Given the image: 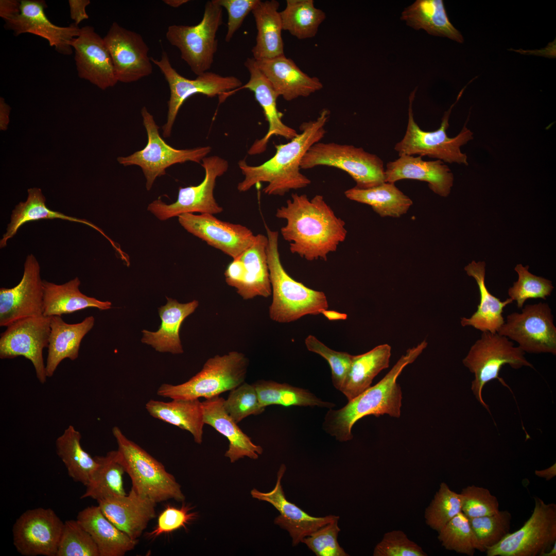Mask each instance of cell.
<instances>
[{
  "instance_id": "cell-1",
  "label": "cell",
  "mask_w": 556,
  "mask_h": 556,
  "mask_svg": "<svg viewBox=\"0 0 556 556\" xmlns=\"http://www.w3.org/2000/svg\"><path fill=\"white\" fill-rule=\"evenodd\" d=\"M275 216L286 221L281 233L289 242L290 252L308 261H326L347 235L344 221L322 195L309 199L305 194H292L286 205L277 209Z\"/></svg>"
},
{
  "instance_id": "cell-2",
  "label": "cell",
  "mask_w": 556,
  "mask_h": 556,
  "mask_svg": "<svg viewBox=\"0 0 556 556\" xmlns=\"http://www.w3.org/2000/svg\"><path fill=\"white\" fill-rule=\"evenodd\" d=\"M330 115L329 110L323 109L316 120L303 123L301 132L286 144L275 146L274 155L258 166L248 165L240 160L238 167L245 178L237 185L240 192L249 190L261 182L267 183L263 192L267 195H284L292 189L309 185L311 181L301 172V161L308 150L324 136V126Z\"/></svg>"
},
{
  "instance_id": "cell-3",
  "label": "cell",
  "mask_w": 556,
  "mask_h": 556,
  "mask_svg": "<svg viewBox=\"0 0 556 556\" xmlns=\"http://www.w3.org/2000/svg\"><path fill=\"white\" fill-rule=\"evenodd\" d=\"M427 345V342L424 340L408 349L377 384L349 401L342 408L329 409L324 418V429L339 441L345 442L352 439V428L355 423L367 415L378 417L387 414L399 418L402 392L397 379L403 369L413 362Z\"/></svg>"
},
{
  "instance_id": "cell-4",
  "label": "cell",
  "mask_w": 556,
  "mask_h": 556,
  "mask_svg": "<svg viewBox=\"0 0 556 556\" xmlns=\"http://www.w3.org/2000/svg\"><path fill=\"white\" fill-rule=\"evenodd\" d=\"M267 263L272 293L270 319L279 323L293 322L306 315H317L327 309L325 294L310 289L292 279L285 271L279 252V233L266 225Z\"/></svg>"
},
{
  "instance_id": "cell-5",
  "label": "cell",
  "mask_w": 556,
  "mask_h": 556,
  "mask_svg": "<svg viewBox=\"0 0 556 556\" xmlns=\"http://www.w3.org/2000/svg\"><path fill=\"white\" fill-rule=\"evenodd\" d=\"M112 433L118 446V459L131 478L132 488L157 503L184 500L180 485L161 462L128 439L119 427L114 426Z\"/></svg>"
},
{
  "instance_id": "cell-6",
  "label": "cell",
  "mask_w": 556,
  "mask_h": 556,
  "mask_svg": "<svg viewBox=\"0 0 556 556\" xmlns=\"http://www.w3.org/2000/svg\"><path fill=\"white\" fill-rule=\"evenodd\" d=\"M248 359L237 351L210 358L202 370L187 381L173 385L162 384L158 395L171 399L211 398L231 391L245 382Z\"/></svg>"
},
{
  "instance_id": "cell-7",
  "label": "cell",
  "mask_w": 556,
  "mask_h": 556,
  "mask_svg": "<svg viewBox=\"0 0 556 556\" xmlns=\"http://www.w3.org/2000/svg\"><path fill=\"white\" fill-rule=\"evenodd\" d=\"M465 87L460 92L456 102L444 113L440 128L433 131L422 130L414 121L412 105L416 88L410 93L406 131L403 138L394 147L399 156L417 154L422 157L427 156L437 159L446 163L468 165L467 155L461 152L460 147L473 139L472 131L464 126L454 137H449L446 133L451 109L458 101Z\"/></svg>"
},
{
  "instance_id": "cell-8",
  "label": "cell",
  "mask_w": 556,
  "mask_h": 556,
  "mask_svg": "<svg viewBox=\"0 0 556 556\" xmlns=\"http://www.w3.org/2000/svg\"><path fill=\"white\" fill-rule=\"evenodd\" d=\"M525 352L509 339L490 332H482L481 338L471 347L463 359V364L475 378L471 389L477 401L490 412L489 406L482 397V391L486 383L497 379L504 386L509 388L505 380L499 376L502 367L506 364L518 369L523 366L534 368L524 357Z\"/></svg>"
},
{
  "instance_id": "cell-9",
  "label": "cell",
  "mask_w": 556,
  "mask_h": 556,
  "mask_svg": "<svg viewBox=\"0 0 556 556\" xmlns=\"http://www.w3.org/2000/svg\"><path fill=\"white\" fill-rule=\"evenodd\" d=\"M222 7L217 0L207 1L201 21L193 26H168L166 38L178 48L181 58L196 75L209 70L217 49L216 34L223 23Z\"/></svg>"
},
{
  "instance_id": "cell-10",
  "label": "cell",
  "mask_w": 556,
  "mask_h": 556,
  "mask_svg": "<svg viewBox=\"0 0 556 556\" xmlns=\"http://www.w3.org/2000/svg\"><path fill=\"white\" fill-rule=\"evenodd\" d=\"M327 166L347 172L355 181V187L371 188L385 182L383 161L376 155L362 147L334 142H318L303 157L301 169H307Z\"/></svg>"
},
{
  "instance_id": "cell-11",
  "label": "cell",
  "mask_w": 556,
  "mask_h": 556,
  "mask_svg": "<svg viewBox=\"0 0 556 556\" xmlns=\"http://www.w3.org/2000/svg\"><path fill=\"white\" fill-rule=\"evenodd\" d=\"M143 123L146 129L148 142L142 150L127 157H119L117 161L125 166H140L146 180V187L149 190L157 177L166 174V169L176 164L187 161L201 163L211 151L210 146L192 149H178L167 144L159 132L153 116L144 107L141 110Z\"/></svg>"
},
{
  "instance_id": "cell-12",
  "label": "cell",
  "mask_w": 556,
  "mask_h": 556,
  "mask_svg": "<svg viewBox=\"0 0 556 556\" xmlns=\"http://www.w3.org/2000/svg\"><path fill=\"white\" fill-rule=\"evenodd\" d=\"M151 61L164 76L170 90L167 121L162 128L164 137L170 136L179 110L190 96L202 94L208 97H214L230 92H234L242 86L241 80L235 76H223L208 71L197 76L195 79H187L172 67L165 51H162L160 60L151 57Z\"/></svg>"
},
{
  "instance_id": "cell-13",
  "label": "cell",
  "mask_w": 556,
  "mask_h": 556,
  "mask_svg": "<svg viewBox=\"0 0 556 556\" xmlns=\"http://www.w3.org/2000/svg\"><path fill=\"white\" fill-rule=\"evenodd\" d=\"M529 519L518 530L508 533L498 544L487 549V556H540L556 542V505L534 497Z\"/></svg>"
},
{
  "instance_id": "cell-14",
  "label": "cell",
  "mask_w": 556,
  "mask_h": 556,
  "mask_svg": "<svg viewBox=\"0 0 556 556\" xmlns=\"http://www.w3.org/2000/svg\"><path fill=\"white\" fill-rule=\"evenodd\" d=\"M205 176L196 186L180 187L177 200L167 204L158 199L150 203L147 210L159 219L165 220L185 213L217 214L223 208L217 202L214 194L216 179L227 172L228 161L218 155L205 157L201 163Z\"/></svg>"
},
{
  "instance_id": "cell-15",
  "label": "cell",
  "mask_w": 556,
  "mask_h": 556,
  "mask_svg": "<svg viewBox=\"0 0 556 556\" xmlns=\"http://www.w3.org/2000/svg\"><path fill=\"white\" fill-rule=\"evenodd\" d=\"M518 343L524 352L556 354V327L547 303L527 304L513 312L497 332Z\"/></svg>"
},
{
  "instance_id": "cell-16",
  "label": "cell",
  "mask_w": 556,
  "mask_h": 556,
  "mask_svg": "<svg viewBox=\"0 0 556 556\" xmlns=\"http://www.w3.org/2000/svg\"><path fill=\"white\" fill-rule=\"evenodd\" d=\"M50 324V317L41 316L22 319L8 325L1 335V359L25 357L32 362L39 381L44 384L47 377L43 351L48 345Z\"/></svg>"
},
{
  "instance_id": "cell-17",
  "label": "cell",
  "mask_w": 556,
  "mask_h": 556,
  "mask_svg": "<svg viewBox=\"0 0 556 556\" xmlns=\"http://www.w3.org/2000/svg\"><path fill=\"white\" fill-rule=\"evenodd\" d=\"M63 526L50 508L29 509L13 525L14 546L25 556H56Z\"/></svg>"
},
{
  "instance_id": "cell-18",
  "label": "cell",
  "mask_w": 556,
  "mask_h": 556,
  "mask_svg": "<svg viewBox=\"0 0 556 556\" xmlns=\"http://www.w3.org/2000/svg\"><path fill=\"white\" fill-rule=\"evenodd\" d=\"M103 38L118 81L133 82L152 74L149 47L141 34L114 22Z\"/></svg>"
},
{
  "instance_id": "cell-19",
  "label": "cell",
  "mask_w": 556,
  "mask_h": 556,
  "mask_svg": "<svg viewBox=\"0 0 556 556\" xmlns=\"http://www.w3.org/2000/svg\"><path fill=\"white\" fill-rule=\"evenodd\" d=\"M43 281L39 262L32 254L28 255L20 282L11 288H0L1 326L43 316Z\"/></svg>"
},
{
  "instance_id": "cell-20",
  "label": "cell",
  "mask_w": 556,
  "mask_h": 556,
  "mask_svg": "<svg viewBox=\"0 0 556 556\" xmlns=\"http://www.w3.org/2000/svg\"><path fill=\"white\" fill-rule=\"evenodd\" d=\"M178 217L180 224L187 232L233 259L250 247L255 238L247 227L221 220L213 214L185 213Z\"/></svg>"
},
{
  "instance_id": "cell-21",
  "label": "cell",
  "mask_w": 556,
  "mask_h": 556,
  "mask_svg": "<svg viewBox=\"0 0 556 556\" xmlns=\"http://www.w3.org/2000/svg\"><path fill=\"white\" fill-rule=\"evenodd\" d=\"M75 50L78 76L101 90L114 86L118 81L112 59L103 38L91 26L80 28L71 43Z\"/></svg>"
},
{
  "instance_id": "cell-22",
  "label": "cell",
  "mask_w": 556,
  "mask_h": 556,
  "mask_svg": "<svg viewBox=\"0 0 556 556\" xmlns=\"http://www.w3.org/2000/svg\"><path fill=\"white\" fill-rule=\"evenodd\" d=\"M46 7L44 1L21 0L20 13L5 21L4 27L12 30L15 36L30 33L44 38L57 52L70 55L72 53L71 42L79 35L80 28L75 23L67 27L54 25L45 13Z\"/></svg>"
},
{
  "instance_id": "cell-23",
  "label": "cell",
  "mask_w": 556,
  "mask_h": 556,
  "mask_svg": "<svg viewBox=\"0 0 556 556\" xmlns=\"http://www.w3.org/2000/svg\"><path fill=\"white\" fill-rule=\"evenodd\" d=\"M285 471V465L282 464L277 474L276 484L271 491L262 492L253 489L251 495L254 498L269 502L278 510L280 515L275 518L274 524L288 531L292 538V546H296L302 543L306 536L331 522L339 519V517L333 515L312 516L289 501L281 484Z\"/></svg>"
},
{
  "instance_id": "cell-24",
  "label": "cell",
  "mask_w": 556,
  "mask_h": 556,
  "mask_svg": "<svg viewBox=\"0 0 556 556\" xmlns=\"http://www.w3.org/2000/svg\"><path fill=\"white\" fill-rule=\"evenodd\" d=\"M105 516L133 540H138L156 516L157 502L131 488L128 494L97 501Z\"/></svg>"
},
{
  "instance_id": "cell-25",
  "label": "cell",
  "mask_w": 556,
  "mask_h": 556,
  "mask_svg": "<svg viewBox=\"0 0 556 556\" xmlns=\"http://www.w3.org/2000/svg\"><path fill=\"white\" fill-rule=\"evenodd\" d=\"M244 65L249 73L250 78L248 82L240 89H248L254 93L269 125L267 133L261 139L256 140L248 150L250 155H255L266 150L268 143L273 135L291 140L298 133L282 121L281 114L277 108L276 100L279 96L270 82L257 66L255 60L253 58H248Z\"/></svg>"
},
{
  "instance_id": "cell-26",
  "label": "cell",
  "mask_w": 556,
  "mask_h": 556,
  "mask_svg": "<svg viewBox=\"0 0 556 556\" xmlns=\"http://www.w3.org/2000/svg\"><path fill=\"white\" fill-rule=\"evenodd\" d=\"M255 62L278 96H282L287 101L300 97H308L323 88L318 78L310 77L304 73L292 59L285 55L272 59L255 60Z\"/></svg>"
},
{
  "instance_id": "cell-27",
  "label": "cell",
  "mask_w": 556,
  "mask_h": 556,
  "mask_svg": "<svg viewBox=\"0 0 556 556\" xmlns=\"http://www.w3.org/2000/svg\"><path fill=\"white\" fill-rule=\"evenodd\" d=\"M385 182L394 183L403 179L426 181L435 193L446 197L453 185L454 176L441 160L425 161L422 157L403 155L387 164Z\"/></svg>"
},
{
  "instance_id": "cell-28",
  "label": "cell",
  "mask_w": 556,
  "mask_h": 556,
  "mask_svg": "<svg viewBox=\"0 0 556 556\" xmlns=\"http://www.w3.org/2000/svg\"><path fill=\"white\" fill-rule=\"evenodd\" d=\"M223 398L217 396L202 402L204 424L213 427L228 440L229 448L224 456L231 463L245 457L258 459L263 451L262 447L254 444L228 414L223 407Z\"/></svg>"
},
{
  "instance_id": "cell-29",
  "label": "cell",
  "mask_w": 556,
  "mask_h": 556,
  "mask_svg": "<svg viewBox=\"0 0 556 556\" xmlns=\"http://www.w3.org/2000/svg\"><path fill=\"white\" fill-rule=\"evenodd\" d=\"M95 319L86 317L78 323H66L61 316L50 317V332L48 345V354L45 365L47 377L53 376L61 362L68 358L76 359L81 341L93 328Z\"/></svg>"
},
{
  "instance_id": "cell-30",
  "label": "cell",
  "mask_w": 556,
  "mask_h": 556,
  "mask_svg": "<svg viewBox=\"0 0 556 556\" xmlns=\"http://www.w3.org/2000/svg\"><path fill=\"white\" fill-rule=\"evenodd\" d=\"M76 519L95 542L99 556H124L138 543L110 522L98 505L83 509Z\"/></svg>"
},
{
  "instance_id": "cell-31",
  "label": "cell",
  "mask_w": 556,
  "mask_h": 556,
  "mask_svg": "<svg viewBox=\"0 0 556 556\" xmlns=\"http://www.w3.org/2000/svg\"><path fill=\"white\" fill-rule=\"evenodd\" d=\"M167 300L166 304L159 308L162 321L159 330L155 332L143 330L142 341L160 352L181 354L183 350L179 337L180 327L184 320L196 310L198 301L180 303L171 298Z\"/></svg>"
},
{
  "instance_id": "cell-32",
  "label": "cell",
  "mask_w": 556,
  "mask_h": 556,
  "mask_svg": "<svg viewBox=\"0 0 556 556\" xmlns=\"http://www.w3.org/2000/svg\"><path fill=\"white\" fill-rule=\"evenodd\" d=\"M81 282L78 277L62 284L43 281V316H61L89 307L100 310L111 308V302L101 301L88 297L79 290Z\"/></svg>"
},
{
  "instance_id": "cell-33",
  "label": "cell",
  "mask_w": 556,
  "mask_h": 556,
  "mask_svg": "<svg viewBox=\"0 0 556 556\" xmlns=\"http://www.w3.org/2000/svg\"><path fill=\"white\" fill-rule=\"evenodd\" d=\"M279 6V2L275 0H259L252 11L257 30L256 44L252 49L255 60L284 55Z\"/></svg>"
},
{
  "instance_id": "cell-34",
  "label": "cell",
  "mask_w": 556,
  "mask_h": 556,
  "mask_svg": "<svg viewBox=\"0 0 556 556\" xmlns=\"http://www.w3.org/2000/svg\"><path fill=\"white\" fill-rule=\"evenodd\" d=\"M485 266L484 262L476 263L473 260L464 268L467 274L473 277L477 283L480 303L476 311L470 318L462 317L460 322L463 327L471 326L482 332L496 333L505 322L502 315L503 308L513 301L508 298L501 301L489 291L485 284Z\"/></svg>"
},
{
  "instance_id": "cell-35",
  "label": "cell",
  "mask_w": 556,
  "mask_h": 556,
  "mask_svg": "<svg viewBox=\"0 0 556 556\" xmlns=\"http://www.w3.org/2000/svg\"><path fill=\"white\" fill-rule=\"evenodd\" d=\"M267 235H255L253 244L238 256L244 264L245 275L236 291L244 300L257 296L268 298L272 293L267 263Z\"/></svg>"
},
{
  "instance_id": "cell-36",
  "label": "cell",
  "mask_w": 556,
  "mask_h": 556,
  "mask_svg": "<svg viewBox=\"0 0 556 556\" xmlns=\"http://www.w3.org/2000/svg\"><path fill=\"white\" fill-rule=\"evenodd\" d=\"M165 402L150 399L146 409L152 417L189 432L196 443L201 444L203 420L202 402L199 399H171Z\"/></svg>"
},
{
  "instance_id": "cell-37",
  "label": "cell",
  "mask_w": 556,
  "mask_h": 556,
  "mask_svg": "<svg viewBox=\"0 0 556 556\" xmlns=\"http://www.w3.org/2000/svg\"><path fill=\"white\" fill-rule=\"evenodd\" d=\"M401 20L413 29H423L430 35L447 37L460 43L464 41L449 20L442 0H416L404 9Z\"/></svg>"
},
{
  "instance_id": "cell-38",
  "label": "cell",
  "mask_w": 556,
  "mask_h": 556,
  "mask_svg": "<svg viewBox=\"0 0 556 556\" xmlns=\"http://www.w3.org/2000/svg\"><path fill=\"white\" fill-rule=\"evenodd\" d=\"M391 348L379 345L360 355H353L351 366L340 391L350 401L371 387L374 378L389 366Z\"/></svg>"
},
{
  "instance_id": "cell-39",
  "label": "cell",
  "mask_w": 556,
  "mask_h": 556,
  "mask_svg": "<svg viewBox=\"0 0 556 556\" xmlns=\"http://www.w3.org/2000/svg\"><path fill=\"white\" fill-rule=\"evenodd\" d=\"M45 201V198L40 188L33 187L28 189L26 200L25 202H20L12 211L6 232L0 240L1 248L7 246L8 240L16 234L23 224L40 219H60L68 220L85 224L100 231L95 225L86 219L67 216L48 208L46 205Z\"/></svg>"
},
{
  "instance_id": "cell-40",
  "label": "cell",
  "mask_w": 556,
  "mask_h": 556,
  "mask_svg": "<svg viewBox=\"0 0 556 556\" xmlns=\"http://www.w3.org/2000/svg\"><path fill=\"white\" fill-rule=\"evenodd\" d=\"M349 199L370 205L381 217H399L407 213L412 201L395 186L384 182L377 186L360 189L356 187L344 192Z\"/></svg>"
},
{
  "instance_id": "cell-41",
  "label": "cell",
  "mask_w": 556,
  "mask_h": 556,
  "mask_svg": "<svg viewBox=\"0 0 556 556\" xmlns=\"http://www.w3.org/2000/svg\"><path fill=\"white\" fill-rule=\"evenodd\" d=\"M81 435L72 425L65 429L56 440V453L67 470L68 476L75 481L85 486L98 466L92 457L81 445Z\"/></svg>"
},
{
  "instance_id": "cell-42",
  "label": "cell",
  "mask_w": 556,
  "mask_h": 556,
  "mask_svg": "<svg viewBox=\"0 0 556 556\" xmlns=\"http://www.w3.org/2000/svg\"><path fill=\"white\" fill-rule=\"evenodd\" d=\"M95 458L98 466L80 498H91L97 501L113 496L127 494L123 482L125 471L118 459L117 451L112 450L105 456Z\"/></svg>"
},
{
  "instance_id": "cell-43",
  "label": "cell",
  "mask_w": 556,
  "mask_h": 556,
  "mask_svg": "<svg viewBox=\"0 0 556 556\" xmlns=\"http://www.w3.org/2000/svg\"><path fill=\"white\" fill-rule=\"evenodd\" d=\"M259 403L264 408L269 405L318 406L332 409L333 403L324 402L309 391L272 380H258L253 384Z\"/></svg>"
},
{
  "instance_id": "cell-44",
  "label": "cell",
  "mask_w": 556,
  "mask_h": 556,
  "mask_svg": "<svg viewBox=\"0 0 556 556\" xmlns=\"http://www.w3.org/2000/svg\"><path fill=\"white\" fill-rule=\"evenodd\" d=\"M280 14L283 30L300 40L314 37L326 18L324 12L315 6L313 0H287Z\"/></svg>"
},
{
  "instance_id": "cell-45",
  "label": "cell",
  "mask_w": 556,
  "mask_h": 556,
  "mask_svg": "<svg viewBox=\"0 0 556 556\" xmlns=\"http://www.w3.org/2000/svg\"><path fill=\"white\" fill-rule=\"evenodd\" d=\"M438 533V540L447 550L473 556L477 550V540L469 519L462 511Z\"/></svg>"
},
{
  "instance_id": "cell-46",
  "label": "cell",
  "mask_w": 556,
  "mask_h": 556,
  "mask_svg": "<svg viewBox=\"0 0 556 556\" xmlns=\"http://www.w3.org/2000/svg\"><path fill=\"white\" fill-rule=\"evenodd\" d=\"M461 507L460 494L451 490L447 483L442 482L425 510V523L432 530L438 532L461 512Z\"/></svg>"
},
{
  "instance_id": "cell-47",
  "label": "cell",
  "mask_w": 556,
  "mask_h": 556,
  "mask_svg": "<svg viewBox=\"0 0 556 556\" xmlns=\"http://www.w3.org/2000/svg\"><path fill=\"white\" fill-rule=\"evenodd\" d=\"M468 519L477 540V550L485 552L509 533L512 515L507 510H499L492 515Z\"/></svg>"
},
{
  "instance_id": "cell-48",
  "label": "cell",
  "mask_w": 556,
  "mask_h": 556,
  "mask_svg": "<svg viewBox=\"0 0 556 556\" xmlns=\"http://www.w3.org/2000/svg\"><path fill=\"white\" fill-rule=\"evenodd\" d=\"M528 269L529 266H516L514 270L518 275V279L508 289L510 298L516 301L518 308H522L528 299L546 300L554 288L551 281L532 274Z\"/></svg>"
},
{
  "instance_id": "cell-49",
  "label": "cell",
  "mask_w": 556,
  "mask_h": 556,
  "mask_svg": "<svg viewBox=\"0 0 556 556\" xmlns=\"http://www.w3.org/2000/svg\"><path fill=\"white\" fill-rule=\"evenodd\" d=\"M56 556H99L88 532L76 520L64 522Z\"/></svg>"
},
{
  "instance_id": "cell-50",
  "label": "cell",
  "mask_w": 556,
  "mask_h": 556,
  "mask_svg": "<svg viewBox=\"0 0 556 556\" xmlns=\"http://www.w3.org/2000/svg\"><path fill=\"white\" fill-rule=\"evenodd\" d=\"M223 407L228 414L237 424L250 415H258L265 408L259 403L256 390L253 384L244 383L230 391L224 399Z\"/></svg>"
},
{
  "instance_id": "cell-51",
  "label": "cell",
  "mask_w": 556,
  "mask_h": 556,
  "mask_svg": "<svg viewBox=\"0 0 556 556\" xmlns=\"http://www.w3.org/2000/svg\"><path fill=\"white\" fill-rule=\"evenodd\" d=\"M305 344L308 351L320 355L327 361L332 371L333 385L340 390L349 371L353 355L333 350L311 335L305 338Z\"/></svg>"
},
{
  "instance_id": "cell-52",
  "label": "cell",
  "mask_w": 556,
  "mask_h": 556,
  "mask_svg": "<svg viewBox=\"0 0 556 556\" xmlns=\"http://www.w3.org/2000/svg\"><path fill=\"white\" fill-rule=\"evenodd\" d=\"M462 499L461 511L468 517L492 515L499 511L497 497L485 488L468 485L460 493Z\"/></svg>"
},
{
  "instance_id": "cell-53",
  "label": "cell",
  "mask_w": 556,
  "mask_h": 556,
  "mask_svg": "<svg viewBox=\"0 0 556 556\" xmlns=\"http://www.w3.org/2000/svg\"><path fill=\"white\" fill-rule=\"evenodd\" d=\"M338 520H334L313 532L304 538L302 543L317 556L349 555L337 540L340 531Z\"/></svg>"
},
{
  "instance_id": "cell-54",
  "label": "cell",
  "mask_w": 556,
  "mask_h": 556,
  "mask_svg": "<svg viewBox=\"0 0 556 556\" xmlns=\"http://www.w3.org/2000/svg\"><path fill=\"white\" fill-rule=\"evenodd\" d=\"M374 556H427L422 548L401 530L385 533L375 546Z\"/></svg>"
},
{
  "instance_id": "cell-55",
  "label": "cell",
  "mask_w": 556,
  "mask_h": 556,
  "mask_svg": "<svg viewBox=\"0 0 556 556\" xmlns=\"http://www.w3.org/2000/svg\"><path fill=\"white\" fill-rule=\"evenodd\" d=\"M188 505L180 508L168 506L158 516L157 524L153 530L146 533V537L152 539L163 534L171 533L186 525L197 517L196 512L191 511Z\"/></svg>"
},
{
  "instance_id": "cell-56",
  "label": "cell",
  "mask_w": 556,
  "mask_h": 556,
  "mask_svg": "<svg viewBox=\"0 0 556 556\" xmlns=\"http://www.w3.org/2000/svg\"><path fill=\"white\" fill-rule=\"evenodd\" d=\"M217 2L228 12V30L225 40L229 42L259 0H217Z\"/></svg>"
},
{
  "instance_id": "cell-57",
  "label": "cell",
  "mask_w": 556,
  "mask_h": 556,
  "mask_svg": "<svg viewBox=\"0 0 556 556\" xmlns=\"http://www.w3.org/2000/svg\"><path fill=\"white\" fill-rule=\"evenodd\" d=\"M245 275V267L238 257L233 259L228 266L224 272L226 283L236 289H237L242 284Z\"/></svg>"
},
{
  "instance_id": "cell-58",
  "label": "cell",
  "mask_w": 556,
  "mask_h": 556,
  "mask_svg": "<svg viewBox=\"0 0 556 556\" xmlns=\"http://www.w3.org/2000/svg\"><path fill=\"white\" fill-rule=\"evenodd\" d=\"M90 0H69L70 16L75 24L78 26L84 20H87L89 16L85 11V8L90 4Z\"/></svg>"
},
{
  "instance_id": "cell-59",
  "label": "cell",
  "mask_w": 556,
  "mask_h": 556,
  "mask_svg": "<svg viewBox=\"0 0 556 556\" xmlns=\"http://www.w3.org/2000/svg\"><path fill=\"white\" fill-rule=\"evenodd\" d=\"M20 7L21 1L1 0L0 16L4 21L9 20L20 13Z\"/></svg>"
},
{
  "instance_id": "cell-60",
  "label": "cell",
  "mask_w": 556,
  "mask_h": 556,
  "mask_svg": "<svg viewBox=\"0 0 556 556\" xmlns=\"http://www.w3.org/2000/svg\"><path fill=\"white\" fill-rule=\"evenodd\" d=\"M10 107L5 102L3 98H0V117L1 129L7 126L9 123V115Z\"/></svg>"
},
{
  "instance_id": "cell-61",
  "label": "cell",
  "mask_w": 556,
  "mask_h": 556,
  "mask_svg": "<svg viewBox=\"0 0 556 556\" xmlns=\"http://www.w3.org/2000/svg\"><path fill=\"white\" fill-rule=\"evenodd\" d=\"M534 473L538 477L544 478L547 481L550 480L556 476V464L544 470H535Z\"/></svg>"
},
{
  "instance_id": "cell-62",
  "label": "cell",
  "mask_w": 556,
  "mask_h": 556,
  "mask_svg": "<svg viewBox=\"0 0 556 556\" xmlns=\"http://www.w3.org/2000/svg\"><path fill=\"white\" fill-rule=\"evenodd\" d=\"M329 320H345L347 318V315L344 313H341L335 310H328L327 309L322 311L321 313Z\"/></svg>"
},
{
  "instance_id": "cell-63",
  "label": "cell",
  "mask_w": 556,
  "mask_h": 556,
  "mask_svg": "<svg viewBox=\"0 0 556 556\" xmlns=\"http://www.w3.org/2000/svg\"><path fill=\"white\" fill-rule=\"evenodd\" d=\"M188 0H164L163 2L166 5L173 7L178 8L182 5L188 2Z\"/></svg>"
},
{
  "instance_id": "cell-64",
  "label": "cell",
  "mask_w": 556,
  "mask_h": 556,
  "mask_svg": "<svg viewBox=\"0 0 556 556\" xmlns=\"http://www.w3.org/2000/svg\"><path fill=\"white\" fill-rule=\"evenodd\" d=\"M556 555V542L554 543L551 548L548 551L543 552L540 556H555Z\"/></svg>"
}]
</instances>
